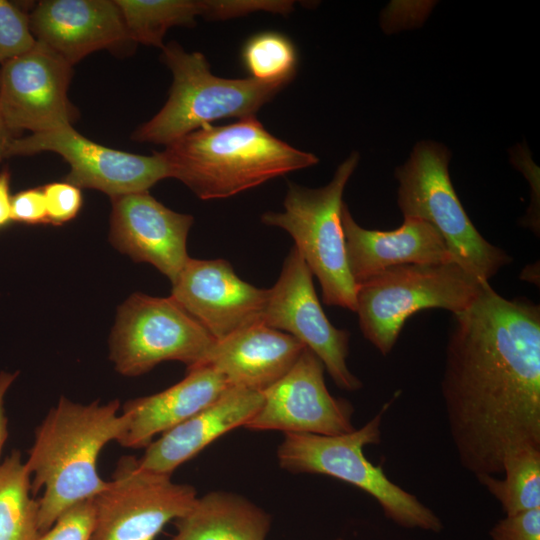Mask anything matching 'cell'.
Returning <instances> with one entry per match:
<instances>
[{
  "label": "cell",
  "instance_id": "cell-1",
  "mask_svg": "<svg viewBox=\"0 0 540 540\" xmlns=\"http://www.w3.org/2000/svg\"><path fill=\"white\" fill-rule=\"evenodd\" d=\"M441 394L458 461L478 482L502 475L510 451L540 448L539 305L487 283L453 314Z\"/></svg>",
  "mask_w": 540,
  "mask_h": 540
},
{
  "label": "cell",
  "instance_id": "cell-2",
  "mask_svg": "<svg viewBox=\"0 0 540 540\" xmlns=\"http://www.w3.org/2000/svg\"><path fill=\"white\" fill-rule=\"evenodd\" d=\"M119 410L118 399L80 404L61 397L36 428L25 466L32 494L43 489L38 500L41 533L66 510L107 486L97 461L102 449L126 432L128 418Z\"/></svg>",
  "mask_w": 540,
  "mask_h": 540
},
{
  "label": "cell",
  "instance_id": "cell-3",
  "mask_svg": "<svg viewBox=\"0 0 540 540\" xmlns=\"http://www.w3.org/2000/svg\"><path fill=\"white\" fill-rule=\"evenodd\" d=\"M160 153L170 177L203 200L231 197L319 162L316 155L273 136L255 116L225 126L203 125Z\"/></svg>",
  "mask_w": 540,
  "mask_h": 540
},
{
  "label": "cell",
  "instance_id": "cell-4",
  "mask_svg": "<svg viewBox=\"0 0 540 540\" xmlns=\"http://www.w3.org/2000/svg\"><path fill=\"white\" fill-rule=\"evenodd\" d=\"M396 396L361 428L339 435L284 433L277 448L279 466L290 473L321 474L346 482L370 495L384 516L405 529L440 533L441 518L417 496L395 484L382 465H374L364 447L381 442V425Z\"/></svg>",
  "mask_w": 540,
  "mask_h": 540
},
{
  "label": "cell",
  "instance_id": "cell-5",
  "mask_svg": "<svg viewBox=\"0 0 540 540\" xmlns=\"http://www.w3.org/2000/svg\"><path fill=\"white\" fill-rule=\"evenodd\" d=\"M162 60L173 81L161 110L132 133V140L168 145L211 121L254 116L287 83L213 75L200 52H187L176 42L162 48Z\"/></svg>",
  "mask_w": 540,
  "mask_h": 540
},
{
  "label": "cell",
  "instance_id": "cell-6",
  "mask_svg": "<svg viewBox=\"0 0 540 540\" xmlns=\"http://www.w3.org/2000/svg\"><path fill=\"white\" fill-rule=\"evenodd\" d=\"M487 283L455 262L390 267L357 285L355 312L359 327L385 356L413 314L433 308L460 313L477 299Z\"/></svg>",
  "mask_w": 540,
  "mask_h": 540
},
{
  "label": "cell",
  "instance_id": "cell-7",
  "mask_svg": "<svg viewBox=\"0 0 540 540\" xmlns=\"http://www.w3.org/2000/svg\"><path fill=\"white\" fill-rule=\"evenodd\" d=\"M449 158L439 143H417L395 171L397 203L404 218L423 220L439 232L455 263L476 279L489 282L512 258L488 242L469 219L451 183Z\"/></svg>",
  "mask_w": 540,
  "mask_h": 540
},
{
  "label": "cell",
  "instance_id": "cell-8",
  "mask_svg": "<svg viewBox=\"0 0 540 540\" xmlns=\"http://www.w3.org/2000/svg\"><path fill=\"white\" fill-rule=\"evenodd\" d=\"M354 152L336 169L332 180L321 188L290 183L281 212H266L261 221L282 228L322 290L323 302L356 311V284L349 272L341 223L343 192L356 169Z\"/></svg>",
  "mask_w": 540,
  "mask_h": 540
},
{
  "label": "cell",
  "instance_id": "cell-9",
  "mask_svg": "<svg viewBox=\"0 0 540 540\" xmlns=\"http://www.w3.org/2000/svg\"><path fill=\"white\" fill-rule=\"evenodd\" d=\"M216 340L174 298L132 294L118 309L109 359L124 376H139L164 361L201 366Z\"/></svg>",
  "mask_w": 540,
  "mask_h": 540
},
{
  "label": "cell",
  "instance_id": "cell-10",
  "mask_svg": "<svg viewBox=\"0 0 540 540\" xmlns=\"http://www.w3.org/2000/svg\"><path fill=\"white\" fill-rule=\"evenodd\" d=\"M197 496L193 486L144 470L136 457L123 456L105 489L92 499L90 540H154Z\"/></svg>",
  "mask_w": 540,
  "mask_h": 540
},
{
  "label": "cell",
  "instance_id": "cell-11",
  "mask_svg": "<svg viewBox=\"0 0 540 540\" xmlns=\"http://www.w3.org/2000/svg\"><path fill=\"white\" fill-rule=\"evenodd\" d=\"M262 323L304 344L322 361L340 389L354 392L362 388L361 380L347 366L350 334L328 320L315 292L313 275L295 247L285 258L277 282L268 289Z\"/></svg>",
  "mask_w": 540,
  "mask_h": 540
},
{
  "label": "cell",
  "instance_id": "cell-12",
  "mask_svg": "<svg viewBox=\"0 0 540 540\" xmlns=\"http://www.w3.org/2000/svg\"><path fill=\"white\" fill-rule=\"evenodd\" d=\"M44 151L59 154L69 164L66 182L79 189L102 191L110 198L148 191L160 180L170 177L160 152L145 156L105 147L84 137L73 126L13 137L6 158Z\"/></svg>",
  "mask_w": 540,
  "mask_h": 540
},
{
  "label": "cell",
  "instance_id": "cell-13",
  "mask_svg": "<svg viewBox=\"0 0 540 540\" xmlns=\"http://www.w3.org/2000/svg\"><path fill=\"white\" fill-rule=\"evenodd\" d=\"M72 67L38 41L26 53L1 64L0 106L12 135L72 126L78 116L68 97Z\"/></svg>",
  "mask_w": 540,
  "mask_h": 540
},
{
  "label": "cell",
  "instance_id": "cell-14",
  "mask_svg": "<svg viewBox=\"0 0 540 540\" xmlns=\"http://www.w3.org/2000/svg\"><path fill=\"white\" fill-rule=\"evenodd\" d=\"M322 361L305 348L291 369L262 391V405L244 425L253 431L339 435L355 430L354 407L334 397L324 379Z\"/></svg>",
  "mask_w": 540,
  "mask_h": 540
},
{
  "label": "cell",
  "instance_id": "cell-15",
  "mask_svg": "<svg viewBox=\"0 0 540 540\" xmlns=\"http://www.w3.org/2000/svg\"><path fill=\"white\" fill-rule=\"evenodd\" d=\"M170 296L219 341L262 322L268 289L243 281L226 260L189 258Z\"/></svg>",
  "mask_w": 540,
  "mask_h": 540
},
{
  "label": "cell",
  "instance_id": "cell-16",
  "mask_svg": "<svg viewBox=\"0 0 540 540\" xmlns=\"http://www.w3.org/2000/svg\"><path fill=\"white\" fill-rule=\"evenodd\" d=\"M110 241L136 262L152 264L173 284L190 258L193 217L170 210L148 191L111 198Z\"/></svg>",
  "mask_w": 540,
  "mask_h": 540
},
{
  "label": "cell",
  "instance_id": "cell-17",
  "mask_svg": "<svg viewBox=\"0 0 540 540\" xmlns=\"http://www.w3.org/2000/svg\"><path fill=\"white\" fill-rule=\"evenodd\" d=\"M29 22L36 41L72 66L95 51L131 42L115 0H43Z\"/></svg>",
  "mask_w": 540,
  "mask_h": 540
},
{
  "label": "cell",
  "instance_id": "cell-18",
  "mask_svg": "<svg viewBox=\"0 0 540 540\" xmlns=\"http://www.w3.org/2000/svg\"><path fill=\"white\" fill-rule=\"evenodd\" d=\"M341 223L348 268L356 286L393 266L454 262L442 236L423 220L404 218L395 230H369L355 222L344 203Z\"/></svg>",
  "mask_w": 540,
  "mask_h": 540
},
{
  "label": "cell",
  "instance_id": "cell-19",
  "mask_svg": "<svg viewBox=\"0 0 540 540\" xmlns=\"http://www.w3.org/2000/svg\"><path fill=\"white\" fill-rule=\"evenodd\" d=\"M259 391L229 386L211 404L154 439L138 459L147 471L169 475L229 431L243 426L257 413Z\"/></svg>",
  "mask_w": 540,
  "mask_h": 540
},
{
  "label": "cell",
  "instance_id": "cell-20",
  "mask_svg": "<svg viewBox=\"0 0 540 540\" xmlns=\"http://www.w3.org/2000/svg\"><path fill=\"white\" fill-rule=\"evenodd\" d=\"M305 345L262 322L216 341L201 366L222 374L230 386L262 392L295 364Z\"/></svg>",
  "mask_w": 540,
  "mask_h": 540
},
{
  "label": "cell",
  "instance_id": "cell-21",
  "mask_svg": "<svg viewBox=\"0 0 540 540\" xmlns=\"http://www.w3.org/2000/svg\"><path fill=\"white\" fill-rule=\"evenodd\" d=\"M229 386L225 377L210 366L187 369L186 376L173 386L124 404L122 413L128 418V426L118 443L125 448H146L156 435L211 404Z\"/></svg>",
  "mask_w": 540,
  "mask_h": 540
},
{
  "label": "cell",
  "instance_id": "cell-22",
  "mask_svg": "<svg viewBox=\"0 0 540 540\" xmlns=\"http://www.w3.org/2000/svg\"><path fill=\"white\" fill-rule=\"evenodd\" d=\"M169 540H266L272 517L248 498L216 490L197 496Z\"/></svg>",
  "mask_w": 540,
  "mask_h": 540
},
{
  "label": "cell",
  "instance_id": "cell-23",
  "mask_svg": "<svg viewBox=\"0 0 540 540\" xmlns=\"http://www.w3.org/2000/svg\"><path fill=\"white\" fill-rule=\"evenodd\" d=\"M132 43L164 47L163 38L173 26H191L197 16L206 18L209 2L192 0H115Z\"/></svg>",
  "mask_w": 540,
  "mask_h": 540
},
{
  "label": "cell",
  "instance_id": "cell-24",
  "mask_svg": "<svg viewBox=\"0 0 540 540\" xmlns=\"http://www.w3.org/2000/svg\"><path fill=\"white\" fill-rule=\"evenodd\" d=\"M32 495L30 474L14 450L0 464V540H37L39 503Z\"/></svg>",
  "mask_w": 540,
  "mask_h": 540
},
{
  "label": "cell",
  "instance_id": "cell-25",
  "mask_svg": "<svg viewBox=\"0 0 540 540\" xmlns=\"http://www.w3.org/2000/svg\"><path fill=\"white\" fill-rule=\"evenodd\" d=\"M502 475L487 476L479 483L498 500L505 515L540 508V448L510 451L504 458Z\"/></svg>",
  "mask_w": 540,
  "mask_h": 540
},
{
  "label": "cell",
  "instance_id": "cell-26",
  "mask_svg": "<svg viewBox=\"0 0 540 540\" xmlns=\"http://www.w3.org/2000/svg\"><path fill=\"white\" fill-rule=\"evenodd\" d=\"M242 60L251 78L288 84L295 76L297 51L288 37L277 32H263L247 40L242 49Z\"/></svg>",
  "mask_w": 540,
  "mask_h": 540
},
{
  "label": "cell",
  "instance_id": "cell-27",
  "mask_svg": "<svg viewBox=\"0 0 540 540\" xmlns=\"http://www.w3.org/2000/svg\"><path fill=\"white\" fill-rule=\"evenodd\" d=\"M36 43L29 14L6 0H0V63L29 51Z\"/></svg>",
  "mask_w": 540,
  "mask_h": 540
},
{
  "label": "cell",
  "instance_id": "cell-28",
  "mask_svg": "<svg viewBox=\"0 0 540 540\" xmlns=\"http://www.w3.org/2000/svg\"><path fill=\"white\" fill-rule=\"evenodd\" d=\"M93 521L92 499L80 502L62 513L37 540H90Z\"/></svg>",
  "mask_w": 540,
  "mask_h": 540
},
{
  "label": "cell",
  "instance_id": "cell-29",
  "mask_svg": "<svg viewBox=\"0 0 540 540\" xmlns=\"http://www.w3.org/2000/svg\"><path fill=\"white\" fill-rule=\"evenodd\" d=\"M42 190L49 223L61 225L77 216L82 206V194L78 187L68 182H53Z\"/></svg>",
  "mask_w": 540,
  "mask_h": 540
},
{
  "label": "cell",
  "instance_id": "cell-30",
  "mask_svg": "<svg viewBox=\"0 0 540 540\" xmlns=\"http://www.w3.org/2000/svg\"><path fill=\"white\" fill-rule=\"evenodd\" d=\"M490 540H540V508L505 515L489 531Z\"/></svg>",
  "mask_w": 540,
  "mask_h": 540
},
{
  "label": "cell",
  "instance_id": "cell-31",
  "mask_svg": "<svg viewBox=\"0 0 540 540\" xmlns=\"http://www.w3.org/2000/svg\"><path fill=\"white\" fill-rule=\"evenodd\" d=\"M11 220L26 224L49 223L42 188L26 189L12 196Z\"/></svg>",
  "mask_w": 540,
  "mask_h": 540
},
{
  "label": "cell",
  "instance_id": "cell-32",
  "mask_svg": "<svg viewBox=\"0 0 540 540\" xmlns=\"http://www.w3.org/2000/svg\"><path fill=\"white\" fill-rule=\"evenodd\" d=\"M17 376H18V372H15V373L1 372L0 373V457H1L3 447L8 437V420H7L5 407H4L5 396L7 394L8 389L13 384Z\"/></svg>",
  "mask_w": 540,
  "mask_h": 540
},
{
  "label": "cell",
  "instance_id": "cell-33",
  "mask_svg": "<svg viewBox=\"0 0 540 540\" xmlns=\"http://www.w3.org/2000/svg\"><path fill=\"white\" fill-rule=\"evenodd\" d=\"M10 173L7 169L0 172V228L11 221Z\"/></svg>",
  "mask_w": 540,
  "mask_h": 540
},
{
  "label": "cell",
  "instance_id": "cell-34",
  "mask_svg": "<svg viewBox=\"0 0 540 540\" xmlns=\"http://www.w3.org/2000/svg\"><path fill=\"white\" fill-rule=\"evenodd\" d=\"M13 135L8 130L0 106V162L6 158L8 145Z\"/></svg>",
  "mask_w": 540,
  "mask_h": 540
},
{
  "label": "cell",
  "instance_id": "cell-35",
  "mask_svg": "<svg viewBox=\"0 0 540 540\" xmlns=\"http://www.w3.org/2000/svg\"><path fill=\"white\" fill-rule=\"evenodd\" d=\"M536 271H539L538 267L536 268V264L529 265L523 270L520 278L536 283V277L539 279V276H536Z\"/></svg>",
  "mask_w": 540,
  "mask_h": 540
},
{
  "label": "cell",
  "instance_id": "cell-36",
  "mask_svg": "<svg viewBox=\"0 0 540 540\" xmlns=\"http://www.w3.org/2000/svg\"><path fill=\"white\" fill-rule=\"evenodd\" d=\"M335 540H345V539L342 538V537H338V538H336Z\"/></svg>",
  "mask_w": 540,
  "mask_h": 540
}]
</instances>
